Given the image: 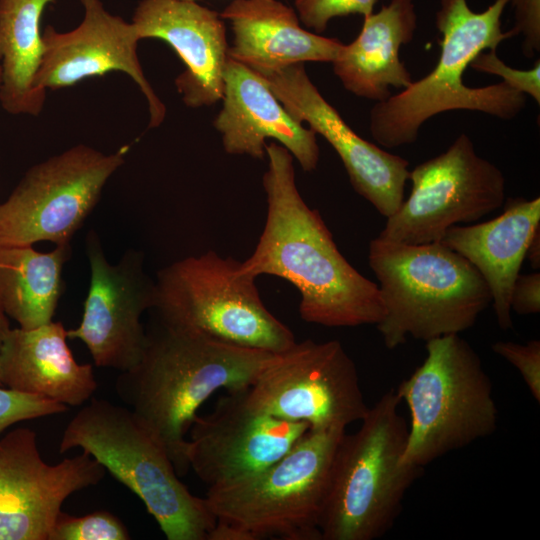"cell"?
<instances>
[{"label": "cell", "instance_id": "ac0fdd59", "mask_svg": "<svg viewBox=\"0 0 540 540\" xmlns=\"http://www.w3.org/2000/svg\"><path fill=\"white\" fill-rule=\"evenodd\" d=\"M140 39L166 42L184 63L174 83L189 108L221 101L229 44L220 13L189 0H141L131 21Z\"/></svg>", "mask_w": 540, "mask_h": 540}, {"label": "cell", "instance_id": "ba28073f", "mask_svg": "<svg viewBox=\"0 0 540 540\" xmlns=\"http://www.w3.org/2000/svg\"><path fill=\"white\" fill-rule=\"evenodd\" d=\"M345 433L309 429L268 467L208 487L204 499L209 511L252 540H322L319 521Z\"/></svg>", "mask_w": 540, "mask_h": 540}, {"label": "cell", "instance_id": "836d02e7", "mask_svg": "<svg viewBox=\"0 0 540 540\" xmlns=\"http://www.w3.org/2000/svg\"><path fill=\"white\" fill-rule=\"evenodd\" d=\"M9 322L7 319V315L3 311V309L0 306V352L3 345V342L7 336V334L10 331ZM1 386V383H0Z\"/></svg>", "mask_w": 540, "mask_h": 540}, {"label": "cell", "instance_id": "d590c367", "mask_svg": "<svg viewBox=\"0 0 540 540\" xmlns=\"http://www.w3.org/2000/svg\"><path fill=\"white\" fill-rule=\"evenodd\" d=\"M189 1H198V0H189Z\"/></svg>", "mask_w": 540, "mask_h": 540}, {"label": "cell", "instance_id": "5bb4252c", "mask_svg": "<svg viewBox=\"0 0 540 540\" xmlns=\"http://www.w3.org/2000/svg\"><path fill=\"white\" fill-rule=\"evenodd\" d=\"M105 473L84 451L46 463L30 428L6 433L0 438V540H49L63 502L97 485Z\"/></svg>", "mask_w": 540, "mask_h": 540}, {"label": "cell", "instance_id": "d4e9b609", "mask_svg": "<svg viewBox=\"0 0 540 540\" xmlns=\"http://www.w3.org/2000/svg\"><path fill=\"white\" fill-rule=\"evenodd\" d=\"M70 254V244L56 245L50 252L0 245V306L20 328L52 321L62 294L63 266Z\"/></svg>", "mask_w": 540, "mask_h": 540}, {"label": "cell", "instance_id": "f546056e", "mask_svg": "<svg viewBox=\"0 0 540 540\" xmlns=\"http://www.w3.org/2000/svg\"><path fill=\"white\" fill-rule=\"evenodd\" d=\"M493 352L511 365L521 374L529 392L540 402V341L530 340L526 343L497 341L491 346Z\"/></svg>", "mask_w": 540, "mask_h": 540}, {"label": "cell", "instance_id": "277c9868", "mask_svg": "<svg viewBox=\"0 0 540 540\" xmlns=\"http://www.w3.org/2000/svg\"><path fill=\"white\" fill-rule=\"evenodd\" d=\"M368 264L385 311L376 327L388 349L408 337L426 342L459 334L492 303L478 270L441 242L412 245L378 236L369 243Z\"/></svg>", "mask_w": 540, "mask_h": 540}, {"label": "cell", "instance_id": "52a82bcc", "mask_svg": "<svg viewBox=\"0 0 540 540\" xmlns=\"http://www.w3.org/2000/svg\"><path fill=\"white\" fill-rule=\"evenodd\" d=\"M424 362L395 389L410 412L403 465L424 468L493 434L499 411L481 358L459 334L426 341Z\"/></svg>", "mask_w": 540, "mask_h": 540}, {"label": "cell", "instance_id": "4dcf8cb0", "mask_svg": "<svg viewBox=\"0 0 540 540\" xmlns=\"http://www.w3.org/2000/svg\"><path fill=\"white\" fill-rule=\"evenodd\" d=\"M512 2L515 6V25L512 30L516 36L522 34V52L531 58L540 50V0Z\"/></svg>", "mask_w": 540, "mask_h": 540}, {"label": "cell", "instance_id": "6da1fadb", "mask_svg": "<svg viewBox=\"0 0 540 540\" xmlns=\"http://www.w3.org/2000/svg\"><path fill=\"white\" fill-rule=\"evenodd\" d=\"M265 150L266 221L253 253L240 262L239 273L289 281L299 291V314L308 323L377 325L385 313L378 284L347 261L319 212L300 195L291 153L274 141Z\"/></svg>", "mask_w": 540, "mask_h": 540}, {"label": "cell", "instance_id": "2e32d148", "mask_svg": "<svg viewBox=\"0 0 540 540\" xmlns=\"http://www.w3.org/2000/svg\"><path fill=\"white\" fill-rule=\"evenodd\" d=\"M83 19L74 29L42 31L43 55L36 86L43 91L74 86L110 72L129 76L144 95L149 112L148 128L160 126L166 106L146 78L137 47L141 40L132 22L108 12L101 0H79Z\"/></svg>", "mask_w": 540, "mask_h": 540}, {"label": "cell", "instance_id": "8992f818", "mask_svg": "<svg viewBox=\"0 0 540 540\" xmlns=\"http://www.w3.org/2000/svg\"><path fill=\"white\" fill-rule=\"evenodd\" d=\"M81 448L135 493L168 540H206L216 522L180 481L163 445L133 412L91 398L66 426L59 452Z\"/></svg>", "mask_w": 540, "mask_h": 540}, {"label": "cell", "instance_id": "7c38bea8", "mask_svg": "<svg viewBox=\"0 0 540 540\" xmlns=\"http://www.w3.org/2000/svg\"><path fill=\"white\" fill-rule=\"evenodd\" d=\"M408 180L410 195L386 218L382 239L412 245L439 242L450 227L476 222L505 202L503 172L477 154L465 133L417 165Z\"/></svg>", "mask_w": 540, "mask_h": 540}, {"label": "cell", "instance_id": "9c48e42d", "mask_svg": "<svg viewBox=\"0 0 540 540\" xmlns=\"http://www.w3.org/2000/svg\"><path fill=\"white\" fill-rule=\"evenodd\" d=\"M240 262L215 251L175 261L157 273L156 316L171 325L244 348L280 353L293 332L264 305Z\"/></svg>", "mask_w": 540, "mask_h": 540}, {"label": "cell", "instance_id": "7402d4cb", "mask_svg": "<svg viewBox=\"0 0 540 540\" xmlns=\"http://www.w3.org/2000/svg\"><path fill=\"white\" fill-rule=\"evenodd\" d=\"M61 322L10 329L0 352V383L66 406L90 400L97 382L90 364H79L67 345Z\"/></svg>", "mask_w": 540, "mask_h": 540}, {"label": "cell", "instance_id": "f1b7e54d", "mask_svg": "<svg viewBox=\"0 0 540 540\" xmlns=\"http://www.w3.org/2000/svg\"><path fill=\"white\" fill-rule=\"evenodd\" d=\"M470 68L483 73L499 76L503 82L513 89L529 95L540 103V61L528 70H520L508 66L497 55L496 50L480 52L470 63Z\"/></svg>", "mask_w": 540, "mask_h": 540}, {"label": "cell", "instance_id": "30bf717a", "mask_svg": "<svg viewBox=\"0 0 540 540\" xmlns=\"http://www.w3.org/2000/svg\"><path fill=\"white\" fill-rule=\"evenodd\" d=\"M129 149L106 154L78 144L30 167L0 203V245L70 244Z\"/></svg>", "mask_w": 540, "mask_h": 540}, {"label": "cell", "instance_id": "7a4b0ae2", "mask_svg": "<svg viewBox=\"0 0 540 540\" xmlns=\"http://www.w3.org/2000/svg\"><path fill=\"white\" fill-rule=\"evenodd\" d=\"M146 335L140 361L120 372L116 393L184 475L186 434L199 407L219 390L248 388L274 353L231 345L157 316Z\"/></svg>", "mask_w": 540, "mask_h": 540}, {"label": "cell", "instance_id": "44dd1931", "mask_svg": "<svg viewBox=\"0 0 540 540\" xmlns=\"http://www.w3.org/2000/svg\"><path fill=\"white\" fill-rule=\"evenodd\" d=\"M497 217L450 227L439 241L468 260L487 283L499 327H513L510 294L529 241L540 226V198H510Z\"/></svg>", "mask_w": 540, "mask_h": 540}, {"label": "cell", "instance_id": "4316f807", "mask_svg": "<svg viewBox=\"0 0 540 540\" xmlns=\"http://www.w3.org/2000/svg\"><path fill=\"white\" fill-rule=\"evenodd\" d=\"M68 406L39 395L0 386V438L11 425L67 411Z\"/></svg>", "mask_w": 540, "mask_h": 540}, {"label": "cell", "instance_id": "5b68a950", "mask_svg": "<svg viewBox=\"0 0 540 540\" xmlns=\"http://www.w3.org/2000/svg\"><path fill=\"white\" fill-rule=\"evenodd\" d=\"M395 389L369 407L338 446L319 521L322 540H374L401 513L403 499L423 469L403 465L408 424Z\"/></svg>", "mask_w": 540, "mask_h": 540}, {"label": "cell", "instance_id": "83f0119b", "mask_svg": "<svg viewBox=\"0 0 540 540\" xmlns=\"http://www.w3.org/2000/svg\"><path fill=\"white\" fill-rule=\"evenodd\" d=\"M300 22L314 33H323L335 17L374 12L378 0H293Z\"/></svg>", "mask_w": 540, "mask_h": 540}, {"label": "cell", "instance_id": "484cf974", "mask_svg": "<svg viewBox=\"0 0 540 540\" xmlns=\"http://www.w3.org/2000/svg\"><path fill=\"white\" fill-rule=\"evenodd\" d=\"M124 523L109 511L99 510L84 516L60 512L49 540H128Z\"/></svg>", "mask_w": 540, "mask_h": 540}, {"label": "cell", "instance_id": "ffe728a7", "mask_svg": "<svg viewBox=\"0 0 540 540\" xmlns=\"http://www.w3.org/2000/svg\"><path fill=\"white\" fill-rule=\"evenodd\" d=\"M230 23L228 56L260 76L306 62H333L343 43L301 26L279 0H232L220 12Z\"/></svg>", "mask_w": 540, "mask_h": 540}, {"label": "cell", "instance_id": "cb8c5ba5", "mask_svg": "<svg viewBox=\"0 0 540 540\" xmlns=\"http://www.w3.org/2000/svg\"><path fill=\"white\" fill-rule=\"evenodd\" d=\"M55 0H0V105L12 115L38 116L47 92L36 86L43 55L40 21Z\"/></svg>", "mask_w": 540, "mask_h": 540}, {"label": "cell", "instance_id": "603a6c76", "mask_svg": "<svg viewBox=\"0 0 540 540\" xmlns=\"http://www.w3.org/2000/svg\"><path fill=\"white\" fill-rule=\"evenodd\" d=\"M363 18L357 37L343 43L332 62L333 71L350 93L381 102L392 95L390 87L404 89L413 82L399 55L414 38L417 14L413 0H390Z\"/></svg>", "mask_w": 540, "mask_h": 540}, {"label": "cell", "instance_id": "e0dca14e", "mask_svg": "<svg viewBox=\"0 0 540 540\" xmlns=\"http://www.w3.org/2000/svg\"><path fill=\"white\" fill-rule=\"evenodd\" d=\"M261 77L296 121L332 146L354 190L380 215L392 216L404 200L409 162L360 137L313 84L304 64Z\"/></svg>", "mask_w": 540, "mask_h": 540}, {"label": "cell", "instance_id": "9a60e30c", "mask_svg": "<svg viewBox=\"0 0 540 540\" xmlns=\"http://www.w3.org/2000/svg\"><path fill=\"white\" fill-rule=\"evenodd\" d=\"M247 388L219 398L214 410L196 416L189 429L186 457L208 487L256 473L287 453L309 430L255 409Z\"/></svg>", "mask_w": 540, "mask_h": 540}, {"label": "cell", "instance_id": "1f68e13d", "mask_svg": "<svg viewBox=\"0 0 540 540\" xmlns=\"http://www.w3.org/2000/svg\"><path fill=\"white\" fill-rule=\"evenodd\" d=\"M510 308L520 315L540 312V273L519 274L510 294Z\"/></svg>", "mask_w": 540, "mask_h": 540}, {"label": "cell", "instance_id": "e575fe53", "mask_svg": "<svg viewBox=\"0 0 540 540\" xmlns=\"http://www.w3.org/2000/svg\"><path fill=\"white\" fill-rule=\"evenodd\" d=\"M1 77H2V69H1V65H0V84H1Z\"/></svg>", "mask_w": 540, "mask_h": 540}, {"label": "cell", "instance_id": "4fadbf2b", "mask_svg": "<svg viewBox=\"0 0 540 540\" xmlns=\"http://www.w3.org/2000/svg\"><path fill=\"white\" fill-rule=\"evenodd\" d=\"M90 284L81 322L67 337L81 340L96 366L128 371L146 345L145 311L154 306L155 281L145 273L143 254L128 250L117 264L107 261L99 237L87 235Z\"/></svg>", "mask_w": 540, "mask_h": 540}, {"label": "cell", "instance_id": "d6986e66", "mask_svg": "<svg viewBox=\"0 0 540 540\" xmlns=\"http://www.w3.org/2000/svg\"><path fill=\"white\" fill-rule=\"evenodd\" d=\"M221 101L213 126L226 153L264 159L267 140H272L285 147L305 172L317 168L316 133L286 111L263 77L230 57Z\"/></svg>", "mask_w": 540, "mask_h": 540}, {"label": "cell", "instance_id": "3957f363", "mask_svg": "<svg viewBox=\"0 0 540 540\" xmlns=\"http://www.w3.org/2000/svg\"><path fill=\"white\" fill-rule=\"evenodd\" d=\"M510 1L495 0L486 10L475 12L467 0H440L438 61L427 75L372 107L369 129L379 145L391 149L412 144L428 119L447 111H477L503 120L520 114L526 95L503 81L483 87H469L463 81L465 70L480 52L496 50L516 36L512 29L501 28Z\"/></svg>", "mask_w": 540, "mask_h": 540}, {"label": "cell", "instance_id": "d6a6232c", "mask_svg": "<svg viewBox=\"0 0 540 540\" xmlns=\"http://www.w3.org/2000/svg\"><path fill=\"white\" fill-rule=\"evenodd\" d=\"M530 266L536 271L540 268V226L534 231L525 254Z\"/></svg>", "mask_w": 540, "mask_h": 540}, {"label": "cell", "instance_id": "8fae6325", "mask_svg": "<svg viewBox=\"0 0 540 540\" xmlns=\"http://www.w3.org/2000/svg\"><path fill=\"white\" fill-rule=\"evenodd\" d=\"M246 393L258 411L310 430L346 429L369 409L356 365L338 340L307 339L274 354Z\"/></svg>", "mask_w": 540, "mask_h": 540}]
</instances>
